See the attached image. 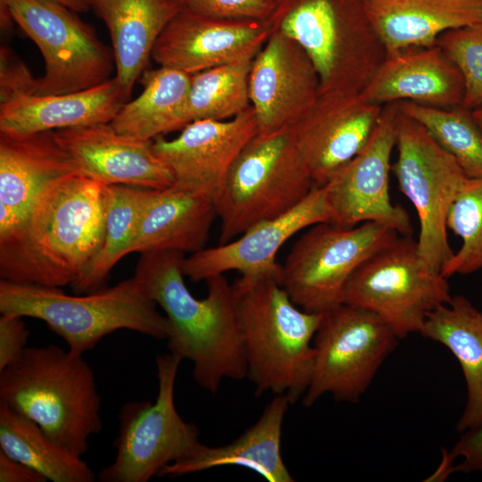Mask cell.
Masks as SVG:
<instances>
[{"label": "cell", "mask_w": 482, "mask_h": 482, "mask_svg": "<svg viewBox=\"0 0 482 482\" xmlns=\"http://www.w3.org/2000/svg\"><path fill=\"white\" fill-rule=\"evenodd\" d=\"M107 186L79 171L52 182L21 229L0 244L1 279L76 284L104 242Z\"/></svg>", "instance_id": "obj_1"}, {"label": "cell", "mask_w": 482, "mask_h": 482, "mask_svg": "<svg viewBox=\"0 0 482 482\" xmlns=\"http://www.w3.org/2000/svg\"><path fill=\"white\" fill-rule=\"evenodd\" d=\"M185 253H141L134 277L164 312L170 353L193 363V377L215 394L223 379L246 378L242 332L233 285L224 274L206 280L207 295L195 298L184 281Z\"/></svg>", "instance_id": "obj_2"}, {"label": "cell", "mask_w": 482, "mask_h": 482, "mask_svg": "<svg viewBox=\"0 0 482 482\" xmlns=\"http://www.w3.org/2000/svg\"><path fill=\"white\" fill-rule=\"evenodd\" d=\"M0 402L78 456L87 452L89 438L103 428L93 370L82 354L53 344L26 347L0 370Z\"/></svg>", "instance_id": "obj_3"}, {"label": "cell", "mask_w": 482, "mask_h": 482, "mask_svg": "<svg viewBox=\"0 0 482 482\" xmlns=\"http://www.w3.org/2000/svg\"><path fill=\"white\" fill-rule=\"evenodd\" d=\"M242 332L246 378L254 394L303 397L312 377L314 336L323 313L298 307L270 276L239 277L232 284Z\"/></svg>", "instance_id": "obj_4"}, {"label": "cell", "mask_w": 482, "mask_h": 482, "mask_svg": "<svg viewBox=\"0 0 482 482\" xmlns=\"http://www.w3.org/2000/svg\"><path fill=\"white\" fill-rule=\"evenodd\" d=\"M157 306L134 276L85 295H67L60 287L0 281V313L44 321L71 352L82 355L120 329L166 339L169 324Z\"/></svg>", "instance_id": "obj_5"}, {"label": "cell", "mask_w": 482, "mask_h": 482, "mask_svg": "<svg viewBox=\"0 0 482 482\" xmlns=\"http://www.w3.org/2000/svg\"><path fill=\"white\" fill-rule=\"evenodd\" d=\"M267 21L305 51L320 94L361 93L386 57L363 0H276Z\"/></svg>", "instance_id": "obj_6"}, {"label": "cell", "mask_w": 482, "mask_h": 482, "mask_svg": "<svg viewBox=\"0 0 482 482\" xmlns=\"http://www.w3.org/2000/svg\"><path fill=\"white\" fill-rule=\"evenodd\" d=\"M314 187L291 128L257 133L241 150L212 199L220 220L219 245L289 212Z\"/></svg>", "instance_id": "obj_7"}, {"label": "cell", "mask_w": 482, "mask_h": 482, "mask_svg": "<svg viewBox=\"0 0 482 482\" xmlns=\"http://www.w3.org/2000/svg\"><path fill=\"white\" fill-rule=\"evenodd\" d=\"M182 360L170 353L155 360V400L125 403L118 416L113 461L98 474L101 482H148L167 465L194 456L204 445L199 428L178 412L174 394Z\"/></svg>", "instance_id": "obj_8"}, {"label": "cell", "mask_w": 482, "mask_h": 482, "mask_svg": "<svg viewBox=\"0 0 482 482\" xmlns=\"http://www.w3.org/2000/svg\"><path fill=\"white\" fill-rule=\"evenodd\" d=\"M400 237L373 221L353 227L314 224L299 237L281 265L279 283L304 311L327 312L343 303L346 285L368 259Z\"/></svg>", "instance_id": "obj_9"}, {"label": "cell", "mask_w": 482, "mask_h": 482, "mask_svg": "<svg viewBox=\"0 0 482 482\" xmlns=\"http://www.w3.org/2000/svg\"><path fill=\"white\" fill-rule=\"evenodd\" d=\"M452 297L447 278L428 266L417 241L400 236L357 269L343 303L373 312L401 338L420 333L428 314Z\"/></svg>", "instance_id": "obj_10"}, {"label": "cell", "mask_w": 482, "mask_h": 482, "mask_svg": "<svg viewBox=\"0 0 482 482\" xmlns=\"http://www.w3.org/2000/svg\"><path fill=\"white\" fill-rule=\"evenodd\" d=\"M395 146L392 170L418 215V252L433 271L441 273L454 253L447 235L448 212L470 178L420 124L400 111Z\"/></svg>", "instance_id": "obj_11"}, {"label": "cell", "mask_w": 482, "mask_h": 482, "mask_svg": "<svg viewBox=\"0 0 482 482\" xmlns=\"http://www.w3.org/2000/svg\"><path fill=\"white\" fill-rule=\"evenodd\" d=\"M399 337L378 315L342 303L323 313L314 336L309 386L302 398L309 407L324 395L357 402Z\"/></svg>", "instance_id": "obj_12"}, {"label": "cell", "mask_w": 482, "mask_h": 482, "mask_svg": "<svg viewBox=\"0 0 482 482\" xmlns=\"http://www.w3.org/2000/svg\"><path fill=\"white\" fill-rule=\"evenodd\" d=\"M3 1L43 55L45 73L37 79L36 95L78 92L111 79L112 49L78 12L52 0Z\"/></svg>", "instance_id": "obj_13"}, {"label": "cell", "mask_w": 482, "mask_h": 482, "mask_svg": "<svg viewBox=\"0 0 482 482\" xmlns=\"http://www.w3.org/2000/svg\"><path fill=\"white\" fill-rule=\"evenodd\" d=\"M399 109L385 104L362 149L323 185L331 212L330 223L353 227L378 222L411 237L408 212L392 203L389 195L391 156L396 145Z\"/></svg>", "instance_id": "obj_14"}, {"label": "cell", "mask_w": 482, "mask_h": 482, "mask_svg": "<svg viewBox=\"0 0 482 482\" xmlns=\"http://www.w3.org/2000/svg\"><path fill=\"white\" fill-rule=\"evenodd\" d=\"M330 220L325 187H316L289 212L251 227L229 242L186 257L184 275L197 282L236 270L244 278L270 276L279 281L281 264L276 258L283 245L299 231Z\"/></svg>", "instance_id": "obj_15"}, {"label": "cell", "mask_w": 482, "mask_h": 482, "mask_svg": "<svg viewBox=\"0 0 482 482\" xmlns=\"http://www.w3.org/2000/svg\"><path fill=\"white\" fill-rule=\"evenodd\" d=\"M270 32L267 21L216 18L181 6L156 40L152 58L191 75L254 58Z\"/></svg>", "instance_id": "obj_16"}, {"label": "cell", "mask_w": 482, "mask_h": 482, "mask_svg": "<svg viewBox=\"0 0 482 482\" xmlns=\"http://www.w3.org/2000/svg\"><path fill=\"white\" fill-rule=\"evenodd\" d=\"M320 89L318 73L305 51L292 38L270 30L249 75L258 133L292 128L314 104Z\"/></svg>", "instance_id": "obj_17"}, {"label": "cell", "mask_w": 482, "mask_h": 482, "mask_svg": "<svg viewBox=\"0 0 482 482\" xmlns=\"http://www.w3.org/2000/svg\"><path fill=\"white\" fill-rule=\"evenodd\" d=\"M383 105L359 94H320L291 128L300 157L316 187L330 178L365 145Z\"/></svg>", "instance_id": "obj_18"}, {"label": "cell", "mask_w": 482, "mask_h": 482, "mask_svg": "<svg viewBox=\"0 0 482 482\" xmlns=\"http://www.w3.org/2000/svg\"><path fill=\"white\" fill-rule=\"evenodd\" d=\"M257 133L254 111L250 106L229 120H194L175 138L160 136L153 144L156 154L171 170L175 184L213 199L232 163Z\"/></svg>", "instance_id": "obj_19"}, {"label": "cell", "mask_w": 482, "mask_h": 482, "mask_svg": "<svg viewBox=\"0 0 482 482\" xmlns=\"http://www.w3.org/2000/svg\"><path fill=\"white\" fill-rule=\"evenodd\" d=\"M78 171L106 185L160 189L175 183L153 140L116 131L110 123L54 130Z\"/></svg>", "instance_id": "obj_20"}, {"label": "cell", "mask_w": 482, "mask_h": 482, "mask_svg": "<svg viewBox=\"0 0 482 482\" xmlns=\"http://www.w3.org/2000/svg\"><path fill=\"white\" fill-rule=\"evenodd\" d=\"M76 171L53 131L0 132V244L21 229L52 182Z\"/></svg>", "instance_id": "obj_21"}, {"label": "cell", "mask_w": 482, "mask_h": 482, "mask_svg": "<svg viewBox=\"0 0 482 482\" xmlns=\"http://www.w3.org/2000/svg\"><path fill=\"white\" fill-rule=\"evenodd\" d=\"M360 94L380 105L410 101L450 109L461 105L464 82L436 45L386 56Z\"/></svg>", "instance_id": "obj_22"}, {"label": "cell", "mask_w": 482, "mask_h": 482, "mask_svg": "<svg viewBox=\"0 0 482 482\" xmlns=\"http://www.w3.org/2000/svg\"><path fill=\"white\" fill-rule=\"evenodd\" d=\"M386 56L436 46L445 32L482 21V0H363Z\"/></svg>", "instance_id": "obj_23"}, {"label": "cell", "mask_w": 482, "mask_h": 482, "mask_svg": "<svg viewBox=\"0 0 482 482\" xmlns=\"http://www.w3.org/2000/svg\"><path fill=\"white\" fill-rule=\"evenodd\" d=\"M215 217L213 201L205 194L175 183L149 189L130 253L198 252L205 248Z\"/></svg>", "instance_id": "obj_24"}, {"label": "cell", "mask_w": 482, "mask_h": 482, "mask_svg": "<svg viewBox=\"0 0 482 482\" xmlns=\"http://www.w3.org/2000/svg\"><path fill=\"white\" fill-rule=\"evenodd\" d=\"M125 103L115 77L78 92L25 96L0 104V132L30 134L110 123Z\"/></svg>", "instance_id": "obj_25"}, {"label": "cell", "mask_w": 482, "mask_h": 482, "mask_svg": "<svg viewBox=\"0 0 482 482\" xmlns=\"http://www.w3.org/2000/svg\"><path fill=\"white\" fill-rule=\"evenodd\" d=\"M290 404L287 395H276L256 422L232 442L217 447L204 445L194 456L167 465L158 476L179 477L222 466H239L269 482L295 481L281 454L283 422Z\"/></svg>", "instance_id": "obj_26"}, {"label": "cell", "mask_w": 482, "mask_h": 482, "mask_svg": "<svg viewBox=\"0 0 482 482\" xmlns=\"http://www.w3.org/2000/svg\"><path fill=\"white\" fill-rule=\"evenodd\" d=\"M112 40L115 78L128 101L159 36L181 8L170 0H89Z\"/></svg>", "instance_id": "obj_27"}, {"label": "cell", "mask_w": 482, "mask_h": 482, "mask_svg": "<svg viewBox=\"0 0 482 482\" xmlns=\"http://www.w3.org/2000/svg\"><path fill=\"white\" fill-rule=\"evenodd\" d=\"M447 347L461 368L467 402L457 423L464 432L482 424V312L464 295L430 312L420 331Z\"/></svg>", "instance_id": "obj_28"}, {"label": "cell", "mask_w": 482, "mask_h": 482, "mask_svg": "<svg viewBox=\"0 0 482 482\" xmlns=\"http://www.w3.org/2000/svg\"><path fill=\"white\" fill-rule=\"evenodd\" d=\"M141 94L125 103L110 122L118 132L154 140L189 123L190 75L169 67L145 70Z\"/></svg>", "instance_id": "obj_29"}, {"label": "cell", "mask_w": 482, "mask_h": 482, "mask_svg": "<svg viewBox=\"0 0 482 482\" xmlns=\"http://www.w3.org/2000/svg\"><path fill=\"white\" fill-rule=\"evenodd\" d=\"M0 451L53 482H93L82 459L51 440L31 420L0 402Z\"/></svg>", "instance_id": "obj_30"}, {"label": "cell", "mask_w": 482, "mask_h": 482, "mask_svg": "<svg viewBox=\"0 0 482 482\" xmlns=\"http://www.w3.org/2000/svg\"><path fill=\"white\" fill-rule=\"evenodd\" d=\"M149 188L107 186L104 237L101 249L83 277L72 286L79 293L102 288L112 268L130 253Z\"/></svg>", "instance_id": "obj_31"}, {"label": "cell", "mask_w": 482, "mask_h": 482, "mask_svg": "<svg viewBox=\"0 0 482 482\" xmlns=\"http://www.w3.org/2000/svg\"><path fill=\"white\" fill-rule=\"evenodd\" d=\"M396 104L402 113L420 124L454 158L469 178L482 179V131L470 110L462 106L444 109L410 101Z\"/></svg>", "instance_id": "obj_32"}, {"label": "cell", "mask_w": 482, "mask_h": 482, "mask_svg": "<svg viewBox=\"0 0 482 482\" xmlns=\"http://www.w3.org/2000/svg\"><path fill=\"white\" fill-rule=\"evenodd\" d=\"M253 60L245 59L191 74L189 123L199 120H226L248 109Z\"/></svg>", "instance_id": "obj_33"}, {"label": "cell", "mask_w": 482, "mask_h": 482, "mask_svg": "<svg viewBox=\"0 0 482 482\" xmlns=\"http://www.w3.org/2000/svg\"><path fill=\"white\" fill-rule=\"evenodd\" d=\"M447 229L461 239V245L441 270L448 278L482 269V179L470 178L453 203Z\"/></svg>", "instance_id": "obj_34"}, {"label": "cell", "mask_w": 482, "mask_h": 482, "mask_svg": "<svg viewBox=\"0 0 482 482\" xmlns=\"http://www.w3.org/2000/svg\"><path fill=\"white\" fill-rule=\"evenodd\" d=\"M436 45L462 76L461 106L471 111L482 104V21L443 33Z\"/></svg>", "instance_id": "obj_35"}, {"label": "cell", "mask_w": 482, "mask_h": 482, "mask_svg": "<svg viewBox=\"0 0 482 482\" xmlns=\"http://www.w3.org/2000/svg\"><path fill=\"white\" fill-rule=\"evenodd\" d=\"M276 0H182V6L203 15L268 21Z\"/></svg>", "instance_id": "obj_36"}, {"label": "cell", "mask_w": 482, "mask_h": 482, "mask_svg": "<svg viewBox=\"0 0 482 482\" xmlns=\"http://www.w3.org/2000/svg\"><path fill=\"white\" fill-rule=\"evenodd\" d=\"M37 79L7 46L0 47V104L36 95Z\"/></svg>", "instance_id": "obj_37"}, {"label": "cell", "mask_w": 482, "mask_h": 482, "mask_svg": "<svg viewBox=\"0 0 482 482\" xmlns=\"http://www.w3.org/2000/svg\"><path fill=\"white\" fill-rule=\"evenodd\" d=\"M23 318L12 313H1L0 370L14 362L27 347L29 330Z\"/></svg>", "instance_id": "obj_38"}, {"label": "cell", "mask_w": 482, "mask_h": 482, "mask_svg": "<svg viewBox=\"0 0 482 482\" xmlns=\"http://www.w3.org/2000/svg\"><path fill=\"white\" fill-rule=\"evenodd\" d=\"M462 433L450 452L454 459H461L455 471L482 472V424Z\"/></svg>", "instance_id": "obj_39"}, {"label": "cell", "mask_w": 482, "mask_h": 482, "mask_svg": "<svg viewBox=\"0 0 482 482\" xmlns=\"http://www.w3.org/2000/svg\"><path fill=\"white\" fill-rule=\"evenodd\" d=\"M46 478L0 451V482H46Z\"/></svg>", "instance_id": "obj_40"}, {"label": "cell", "mask_w": 482, "mask_h": 482, "mask_svg": "<svg viewBox=\"0 0 482 482\" xmlns=\"http://www.w3.org/2000/svg\"><path fill=\"white\" fill-rule=\"evenodd\" d=\"M454 458L452 456L451 453L444 450L443 451V460L440 467L437 470L428 478V481L431 480H443L448 477L452 472L455 471V465L453 464Z\"/></svg>", "instance_id": "obj_41"}, {"label": "cell", "mask_w": 482, "mask_h": 482, "mask_svg": "<svg viewBox=\"0 0 482 482\" xmlns=\"http://www.w3.org/2000/svg\"><path fill=\"white\" fill-rule=\"evenodd\" d=\"M15 23L12 12L7 4L0 0V24L1 29L4 32H9Z\"/></svg>", "instance_id": "obj_42"}, {"label": "cell", "mask_w": 482, "mask_h": 482, "mask_svg": "<svg viewBox=\"0 0 482 482\" xmlns=\"http://www.w3.org/2000/svg\"><path fill=\"white\" fill-rule=\"evenodd\" d=\"M59 3L76 12H86L91 9L89 0H52Z\"/></svg>", "instance_id": "obj_43"}, {"label": "cell", "mask_w": 482, "mask_h": 482, "mask_svg": "<svg viewBox=\"0 0 482 482\" xmlns=\"http://www.w3.org/2000/svg\"><path fill=\"white\" fill-rule=\"evenodd\" d=\"M472 117L482 131V104L471 110Z\"/></svg>", "instance_id": "obj_44"}, {"label": "cell", "mask_w": 482, "mask_h": 482, "mask_svg": "<svg viewBox=\"0 0 482 482\" xmlns=\"http://www.w3.org/2000/svg\"><path fill=\"white\" fill-rule=\"evenodd\" d=\"M170 1L174 2V3H177V4L182 5V0H170Z\"/></svg>", "instance_id": "obj_45"}]
</instances>
